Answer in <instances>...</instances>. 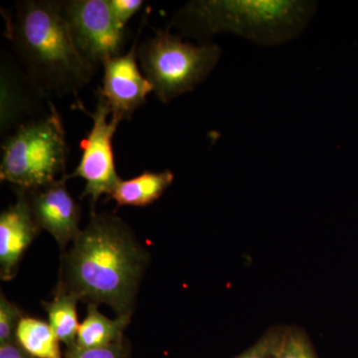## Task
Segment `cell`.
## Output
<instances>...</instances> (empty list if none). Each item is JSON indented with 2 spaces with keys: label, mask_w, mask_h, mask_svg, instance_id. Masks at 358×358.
Listing matches in <instances>:
<instances>
[{
  "label": "cell",
  "mask_w": 358,
  "mask_h": 358,
  "mask_svg": "<svg viewBox=\"0 0 358 358\" xmlns=\"http://www.w3.org/2000/svg\"><path fill=\"white\" fill-rule=\"evenodd\" d=\"M131 317H117L114 320L99 312L98 306L88 305L87 315L80 324L76 345L81 350L105 348L124 339V331Z\"/></svg>",
  "instance_id": "13"
},
{
  "label": "cell",
  "mask_w": 358,
  "mask_h": 358,
  "mask_svg": "<svg viewBox=\"0 0 358 358\" xmlns=\"http://www.w3.org/2000/svg\"><path fill=\"white\" fill-rule=\"evenodd\" d=\"M275 358H319L308 334L299 327H286Z\"/></svg>",
  "instance_id": "16"
},
{
  "label": "cell",
  "mask_w": 358,
  "mask_h": 358,
  "mask_svg": "<svg viewBox=\"0 0 358 358\" xmlns=\"http://www.w3.org/2000/svg\"><path fill=\"white\" fill-rule=\"evenodd\" d=\"M1 150L0 178L21 189H39L67 176L65 129L51 101L48 112L4 136Z\"/></svg>",
  "instance_id": "4"
},
{
  "label": "cell",
  "mask_w": 358,
  "mask_h": 358,
  "mask_svg": "<svg viewBox=\"0 0 358 358\" xmlns=\"http://www.w3.org/2000/svg\"><path fill=\"white\" fill-rule=\"evenodd\" d=\"M78 301H80L79 299L74 294L56 289L53 300L43 303L44 310L48 315L49 324L67 350L76 345L80 327L78 322Z\"/></svg>",
  "instance_id": "15"
},
{
  "label": "cell",
  "mask_w": 358,
  "mask_h": 358,
  "mask_svg": "<svg viewBox=\"0 0 358 358\" xmlns=\"http://www.w3.org/2000/svg\"><path fill=\"white\" fill-rule=\"evenodd\" d=\"M64 358H131V348L128 341L122 339L114 345L105 346V348H73L66 350Z\"/></svg>",
  "instance_id": "19"
},
{
  "label": "cell",
  "mask_w": 358,
  "mask_h": 358,
  "mask_svg": "<svg viewBox=\"0 0 358 358\" xmlns=\"http://www.w3.org/2000/svg\"><path fill=\"white\" fill-rule=\"evenodd\" d=\"M286 327H270L253 345L234 358H275L279 352Z\"/></svg>",
  "instance_id": "17"
},
{
  "label": "cell",
  "mask_w": 358,
  "mask_h": 358,
  "mask_svg": "<svg viewBox=\"0 0 358 358\" xmlns=\"http://www.w3.org/2000/svg\"><path fill=\"white\" fill-rule=\"evenodd\" d=\"M0 92V127L4 136L42 115L40 100L47 96L30 82L24 71L17 69L6 59L1 60Z\"/></svg>",
  "instance_id": "11"
},
{
  "label": "cell",
  "mask_w": 358,
  "mask_h": 358,
  "mask_svg": "<svg viewBox=\"0 0 358 358\" xmlns=\"http://www.w3.org/2000/svg\"><path fill=\"white\" fill-rule=\"evenodd\" d=\"M27 190L18 188L17 200L0 214V275L10 281L17 273L23 254L38 235Z\"/></svg>",
  "instance_id": "10"
},
{
  "label": "cell",
  "mask_w": 358,
  "mask_h": 358,
  "mask_svg": "<svg viewBox=\"0 0 358 358\" xmlns=\"http://www.w3.org/2000/svg\"><path fill=\"white\" fill-rule=\"evenodd\" d=\"M23 315L20 308L0 294V345L16 341V333Z\"/></svg>",
  "instance_id": "18"
},
{
  "label": "cell",
  "mask_w": 358,
  "mask_h": 358,
  "mask_svg": "<svg viewBox=\"0 0 358 358\" xmlns=\"http://www.w3.org/2000/svg\"><path fill=\"white\" fill-rule=\"evenodd\" d=\"M0 358H34L31 357L17 341L0 345Z\"/></svg>",
  "instance_id": "21"
},
{
  "label": "cell",
  "mask_w": 358,
  "mask_h": 358,
  "mask_svg": "<svg viewBox=\"0 0 358 358\" xmlns=\"http://www.w3.org/2000/svg\"><path fill=\"white\" fill-rule=\"evenodd\" d=\"M68 178L67 176L39 189L27 190L33 216L40 229L50 233L62 249L74 242L81 232V210L68 192Z\"/></svg>",
  "instance_id": "9"
},
{
  "label": "cell",
  "mask_w": 358,
  "mask_h": 358,
  "mask_svg": "<svg viewBox=\"0 0 358 358\" xmlns=\"http://www.w3.org/2000/svg\"><path fill=\"white\" fill-rule=\"evenodd\" d=\"M148 262V252L121 218L93 211L64 258L57 289L131 317Z\"/></svg>",
  "instance_id": "1"
},
{
  "label": "cell",
  "mask_w": 358,
  "mask_h": 358,
  "mask_svg": "<svg viewBox=\"0 0 358 358\" xmlns=\"http://www.w3.org/2000/svg\"><path fill=\"white\" fill-rule=\"evenodd\" d=\"M113 20L117 27L124 32L127 24L134 14L143 6L141 0H108Z\"/></svg>",
  "instance_id": "20"
},
{
  "label": "cell",
  "mask_w": 358,
  "mask_h": 358,
  "mask_svg": "<svg viewBox=\"0 0 358 358\" xmlns=\"http://www.w3.org/2000/svg\"><path fill=\"white\" fill-rule=\"evenodd\" d=\"M173 180L171 171H145L136 178L120 181L110 199L119 206H148L159 200Z\"/></svg>",
  "instance_id": "12"
},
{
  "label": "cell",
  "mask_w": 358,
  "mask_h": 358,
  "mask_svg": "<svg viewBox=\"0 0 358 358\" xmlns=\"http://www.w3.org/2000/svg\"><path fill=\"white\" fill-rule=\"evenodd\" d=\"M136 47V41L128 53L103 63V85L96 92L109 108L112 117L121 122L131 119L145 103L148 94L154 92L138 68Z\"/></svg>",
  "instance_id": "8"
},
{
  "label": "cell",
  "mask_w": 358,
  "mask_h": 358,
  "mask_svg": "<svg viewBox=\"0 0 358 358\" xmlns=\"http://www.w3.org/2000/svg\"><path fill=\"white\" fill-rule=\"evenodd\" d=\"M16 341L34 358H64L60 341L49 322L23 317L16 333Z\"/></svg>",
  "instance_id": "14"
},
{
  "label": "cell",
  "mask_w": 358,
  "mask_h": 358,
  "mask_svg": "<svg viewBox=\"0 0 358 358\" xmlns=\"http://www.w3.org/2000/svg\"><path fill=\"white\" fill-rule=\"evenodd\" d=\"M76 107L90 115L93 127L81 141V160L68 178H83L86 185L82 197H91L92 203L95 205L102 195L110 196L122 180L115 169L113 152V138L121 122L112 117L109 108L100 96L94 112L85 109L80 102Z\"/></svg>",
  "instance_id": "6"
},
{
  "label": "cell",
  "mask_w": 358,
  "mask_h": 358,
  "mask_svg": "<svg viewBox=\"0 0 358 358\" xmlns=\"http://www.w3.org/2000/svg\"><path fill=\"white\" fill-rule=\"evenodd\" d=\"M61 9L77 48L93 64L119 56L124 32L115 25L108 0L61 1Z\"/></svg>",
  "instance_id": "7"
},
{
  "label": "cell",
  "mask_w": 358,
  "mask_h": 358,
  "mask_svg": "<svg viewBox=\"0 0 358 358\" xmlns=\"http://www.w3.org/2000/svg\"><path fill=\"white\" fill-rule=\"evenodd\" d=\"M317 7V2L299 0H192L171 24L200 44L229 33L260 46H278L300 36Z\"/></svg>",
  "instance_id": "3"
},
{
  "label": "cell",
  "mask_w": 358,
  "mask_h": 358,
  "mask_svg": "<svg viewBox=\"0 0 358 358\" xmlns=\"http://www.w3.org/2000/svg\"><path fill=\"white\" fill-rule=\"evenodd\" d=\"M8 37L26 76L47 98L76 95L95 74L96 66L75 44L61 1L18 2Z\"/></svg>",
  "instance_id": "2"
},
{
  "label": "cell",
  "mask_w": 358,
  "mask_h": 358,
  "mask_svg": "<svg viewBox=\"0 0 358 358\" xmlns=\"http://www.w3.org/2000/svg\"><path fill=\"white\" fill-rule=\"evenodd\" d=\"M222 49L216 43L185 42L169 28L157 30L138 49L143 74L160 102L169 103L204 82L218 64Z\"/></svg>",
  "instance_id": "5"
}]
</instances>
